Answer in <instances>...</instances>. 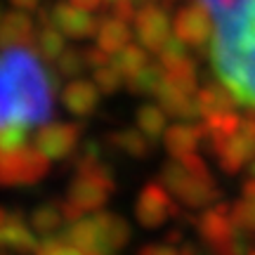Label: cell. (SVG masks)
Returning <instances> with one entry per match:
<instances>
[{
	"label": "cell",
	"instance_id": "f546056e",
	"mask_svg": "<svg viewBox=\"0 0 255 255\" xmlns=\"http://www.w3.org/2000/svg\"><path fill=\"white\" fill-rule=\"evenodd\" d=\"M246 180H255V161L246 165Z\"/></svg>",
	"mask_w": 255,
	"mask_h": 255
},
{
	"label": "cell",
	"instance_id": "2e32d148",
	"mask_svg": "<svg viewBox=\"0 0 255 255\" xmlns=\"http://www.w3.org/2000/svg\"><path fill=\"white\" fill-rule=\"evenodd\" d=\"M196 104L201 111V121L220 114H232L237 107V100L229 95V90L222 83H206L196 92Z\"/></svg>",
	"mask_w": 255,
	"mask_h": 255
},
{
	"label": "cell",
	"instance_id": "d6986e66",
	"mask_svg": "<svg viewBox=\"0 0 255 255\" xmlns=\"http://www.w3.org/2000/svg\"><path fill=\"white\" fill-rule=\"evenodd\" d=\"M111 146H116L119 151H123L126 156H132V158H144V156L151 154V142L146 139L139 130H119L109 137Z\"/></svg>",
	"mask_w": 255,
	"mask_h": 255
},
{
	"label": "cell",
	"instance_id": "8fae6325",
	"mask_svg": "<svg viewBox=\"0 0 255 255\" xmlns=\"http://www.w3.org/2000/svg\"><path fill=\"white\" fill-rule=\"evenodd\" d=\"M36 24L28 17V12L12 9L0 17V47L2 50L36 45Z\"/></svg>",
	"mask_w": 255,
	"mask_h": 255
},
{
	"label": "cell",
	"instance_id": "5b68a950",
	"mask_svg": "<svg viewBox=\"0 0 255 255\" xmlns=\"http://www.w3.org/2000/svg\"><path fill=\"white\" fill-rule=\"evenodd\" d=\"M215 161L225 175H239L255 161V111L241 119L239 132L215 151Z\"/></svg>",
	"mask_w": 255,
	"mask_h": 255
},
{
	"label": "cell",
	"instance_id": "3957f363",
	"mask_svg": "<svg viewBox=\"0 0 255 255\" xmlns=\"http://www.w3.org/2000/svg\"><path fill=\"white\" fill-rule=\"evenodd\" d=\"M161 180L165 189L175 194L187 208H210L222 196V189L199 154L168 161L161 170Z\"/></svg>",
	"mask_w": 255,
	"mask_h": 255
},
{
	"label": "cell",
	"instance_id": "f1b7e54d",
	"mask_svg": "<svg viewBox=\"0 0 255 255\" xmlns=\"http://www.w3.org/2000/svg\"><path fill=\"white\" fill-rule=\"evenodd\" d=\"M12 5L17 9H21V12H28V9H36L38 5H40V0H9Z\"/></svg>",
	"mask_w": 255,
	"mask_h": 255
},
{
	"label": "cell",
	"instance_id": "484cf974",
	"mask_svg": "<svg viewBox=\"0 0 255 255\" xmlns=\"http://www.w3.org/2000/svg\"><path fill=\"white\" fill-rule=\"evenodd\" d=\"M213 255H248L251 253V246H248V237H244V234H239V237H234L229 244H225V246L215 248V251H210Z\"/></svg>",
	"mask_w": 255,
	"mask_h": 255
},
{
	"label": "cell",
	"instance_id": "52a82bcc",
	"mask_svg": "<svg viewBox=\"0 0 255 255\" xmlns=\"http://www.w3.org/2000/svg\"><path fill=\"white\" fill-rule=\"evenodd\" d=\"M78 139H81V126L55 121V123H47V126L40 128L33 142H36L38 154L43 156L47 163H52V161H62L71 154L78 144Z\"/></svg>",
	"mask_w": 255,
	"mask_h": 255
},
{
	"label": "cell",
	"instance_id": "d4e9b609",
	"mask_svg": "<svg viewBox=\"0 0 255 255\" xmlns=\"http://www.w3.org/2000/svg\"><path fill=\"white\" fill-rule=\"evenodd\" d=\"M95 85L100 88V92H107V95H111V92H116L121 88V85H126V78L119 73V69L111 64V59L104 66H100L97 71H95Z\"/></svg>",
	"mask_w": 255,
	"mask_h": 255
},
{
	"label": "cell",
	"instance_id": "1f68e13d",
	"mask_svg": "<svg viewBox=\"0 0 255 255\" xmlns=\"http://www.w3.org/2000/svg\"><path fill=\"white\" fill-rule=\"evenodd\" d=\"M253 19H255V9H253Z\"/></svg>",
	"mask_w": 255,
	"mask_h": 255
},
{
	"label": "cell",
	"instance_id": "44dd1931",
	"mask_svg": "<svg viewBox=\"0 0 255 255\" xmlns=\"http://www.w3.org/2000/svg\"><path fill=\"white\" fill-rule=\"evenodd\" d=\"M111 64L119 69V73L126 78V83L135 76V73H139L142 69H144L146 64H149V55H146V50L142 45H130L123 47L119 55L111 57Z\"/></svg>",
	"mask_w": 255,
	"mask_h": 255
},
{
	"label": "cell",
	"instance_id": "277c9868",
	"mask_svg": "<svg viewBox=\"0 0 255 255\" xmlns=\"http://www.w3.org/2000/svg\"><path fill=\"white\" fill-rule=\"evenodd\" d=\"M173 31L177 40H182L184 45L196 52H203L206 47H210L215 36L210 12L201 2H187L182 7H177L173 17Z\"/></svg>",
	"mask_w": 255,
	"mask_h": 255
},
{
	"label": "cell",
	"instance_id": "ffe728a7",
	"mask_svg": "<svg viewBox=\"0 0 255 255\" xmlns=\"http://www.w3.org/2000/svg\"><path fill=\"white\" fill-rule=\"evenodd\" d=\"M165 78V69L158 62H149L139 73H135L130 81L126 83L128 90L132 95H156L161 83Z\"/></svg>",
	"mask_w": 255,
	"mask_h": 255
},
{
	"label": "cell",
	"instance_id": "7a4b0ae2",
	"mask_svg": "<svg viewBox=\"0 0 255 255\" xmlns=\"http://www.w3.org/2000/svg\"><path fill=\"white\" fill-rule=\"evenodd\" d=\"M255 9V7H253ZM210 62L229 95L248 109H255V19L229 28H215Z\"/></svg>",
	"mask_w": 255,
	"mask_h": 255
},
{
	"label": "cell",
	"instance_id": "30bf717a",
	"mask_svg": "<svg viewBox=\"0 0 255 255\" xmlns=\"http://www.w3.org/2000/svg\"><path fill=\"white\" fill-rule=\"evenodd\" d=\"M40 17H45L55 28H59L64 36L69 38H95L97 28H100V19L92 12H83V9L73 7L69 2H57L52 9L40 12Z\"/></svg>",
	"mask_w": 255,
	"mask_h": 255
},
{
	"label": "cell",
	"instance_id": "4fadbf2b",
	"mask_svg": "<svg viewBox=\"0 0 255 255\" xmlns=\"http://www.w3.org/2000/svg\"><path fill=\"white\" fill-rule=\"evenodd\" d=\"M199 144H203V128L201 123H175L165 130L163 146L173 158H184L194 154Z\"/></svg>",
	"mask_w": 255,
	"mask_h": 255
},
{
	"label": "cell",
	"instance_id": "9c48e42d",
	"mask_svg": "<svg viewBox=\"0 0 255 255\" xmlns=\"http://www.w3.org/2000/svg\"><path fill=\"white\" fill-rule=\"evenodd\" d=\"M135 213H137V220L144 227H161L170 218L180 215V206L170 199V194L165 191V187L151 182L139 191Z\"/></svg>",
	"mask_w": 255,
	"mask_h": 255
},
{
	"label": "cell",
	"instance_id": "4dcf8cb0",
	"mask_svg": "<svg viewBox=\"0 0 255 255\" xmlns=\"http://www.w3.org/2000/svg\"><path fill=\"white\" fill-rule=\"evenodd\" d=\"M248 255H255V248H251V253H248Z\"/></svg>",
	"mask_w": 255,
	"mask_h": 255
},
{
	"label": "cell",
	"instance_id": "9a60e30c",
	"mask_svg": "<svg viewBox=\"0 0 255 255\" xmlns=\"http://www.w3.org/2000/svg\"><path fill=\"white\" fill-rule=\"evenodd\" d=\"M97 47H100L104 55H119L123 47L130 45L132 40V31H130V24L123 21L119 17H104L100 19V28H97Z\"/></svg>",
	"mask_w": 255,
	"mask_h": 255
},
{
	"label": "cell",
	"instance_id": "e0dca14e",
	"mask_svg": "<svg viewBox=\"0 0 255 255\" xmlns=\"http://www.w3.org/2000/svg\"><path fill=\"white\" fill-rule=\"evenodd\" d=\"M36 47L38 55L45 57L47 62H55L66 52V36H64L59 28H55L45 17H40V28L36 33Z\"/></svg>",
	"mask_w": 255,
	"mask_h": 255
},
{
	"label": "cell",
	"instance_id": "5bb4252c",
	"mask_svg": "<svg viewBox=\"0 0 255 255\" xmlns=\"http://www.w3.org/2000/svg\"><path fill=\"white\" fill-rule=\"evenodd\" d=\"M218 21V28H229L244 24L255 7V0H199Z\"/></svg>",
	"mask_w": 255,
	"mask_h": 255
},
{
	"label": "cell",
	"instance_id": "7c38bea8",
	"mask_svg": "<svg viewBox=\"0 0 255 255\" xmlns=\"http://www.w3.org/2000/svg\"><path fill=\"white\" fill-rule=\"evenodd\" d=\"M62 102L73 116H90L100 104V88L95 85V81L73 78L62 90Z\"/></svg>",
	"mask_w": 255,
	"mask_h": 255
},
{
	"label": "cell",
	"instance_id": "8992f818",
	"mask_svg": "<svg viewBox=\"0 0 255 255\" xmlns=\"http://www.w3.org/2000/svg\"><path fill=\"white\" fill-rule=\"evenodd\" d=\"M194 227L199 232L201 241L210 251L225 246L234 237H239V229L234 225V220H232V206L225 203V201H220V203L203 210L199 220H194Z\"/></svg>",
	"mask_w": 255,
	"mask_h": 255
},
{
	"label": "cell",
	"instance_id": "6da1fadb",
	"mask_svg": "<svg viewBox=\"0 0 255 255\" xmlns=\"http://www.w3.org/2000/svg\"><path fill=\"white\" fill-rule=\"evenodd\" d=\"M52 81L31 47L0 55V132L33 135L55 111Z\"/></svg>",
	"mask_w": 255,
	"mask_h": 255
},
{
	"label": "cell",
	"instance_id": "cb8c5ba5",
	"mask_svg": "<svg viewBox=\"0 0 255 255\" xmlns=\"http://www.w3.org/2000/svg\"><path fill=\"white\" fill-rule=\"evenodd\" d=\"M189 59H191V55H189V50H187V45H184L182 40H177L175 36L168 38L165 45L158 50V64L163 66L165 71H170V69L189 62Z\"/></svg>",
	"mask_w": 255,
	"mask_h": 255
},
{
	"label": "cell",
	"instance_id": "ac0fdd59",
	"mask_svg": "<svg viewBox=\"0 0 255 255\" xmlns=\"http://www.w3.org/2000/svg\"><path fill=\"white\" fill-rule=\"evenodd\" d=\"M165 114L158 104L154 102H146L142 104L139 109L135 111V123H137V130L142 132V135L149 139V142H156V139H161L165 135Z\"/></svg>",
	"mask_w": 255,
	"mask_h": 255
},
{
	"label": "cell",
	"instance_id": "603a6c76",
	"mask_svg": "<svg viewBox=\"0 0 255 255\" xmlns=\"http://www.w3.org/2000/svg\"><path fill=\"white\" fill-rule=\"evenodd\" d=\"M59 73L66 76V78H76V76H81L85 69H90V64H88V50H81V47H66V52H64L55 64Z\"/></svg>",
	"mask_w": 255,
	"mask_h": 255
},
{
	"label": "cell",
	"instance_id": "83f0119b",
	"mask_svg": "<svg viewBox=\"0 0 255 255\" xmlns=\"http://www.w3.org/2000/svg\"><path fill=\"white\" fill-rule=\"evenodd\" d=\"M139 255H180V251L170 246H146L139 251Z\"/></svg>",
	"mask_w": 255,
	"mask_h": 255
},
{
	"label": "cell",
	"instance_id": "d6a6232c",
	"mask_svg": "<svg viewBox=\"0 0 255 255\" xmlns=\"http://www.w3.org/2000/svg\"><path fill=\"white\" fill-rule=\"evenodd\" d=\"M0 9H2V7H0ZM0 17H2V12H0Z\"/></svg>",
	"mask_w": 255,
	"mask_h": 255
},
{
	"label": "cell",
	"instance_id": "4316f807",
	"mask_svg": "<svg viewBox=\"0 0 255 255\" xmlns=\"http://www.w3.org/2000/svg\"><path fill=\"white\" fill-rule=\"evenodd\" d=\"M69 5L83 9V12H95V9L104 7V0H66Z\"/></svg>",
	"mask_w": 255,
	"mask_h": 255
},
{
	"label": "cell",
	"instance_id": "7402d4cb",
	"mask_svg": "<svg viewBox=\"0 0 255 255\" xmlns=\"http://www.w3.org/2000/svg\"><path fill=\"white\" fill-rule=\"evenodd\" d=\"M232 220L237 225L239 234L244 237H255V201L253 199H244L239 196L234 203H232Z\"/></svg>",
	"mask_w": 255,
	"mask_h": 255
},
{
	"label": "cell",
	"instance_id": "ba28073f",
	"mask_svg": "<svg viewBox=\"0 0 255 255\" xmlns=\"http://www.w3.org/2000/svg\"><path fill=\"white\" fill-rule=\"evenodd\" d=\"M135 36L139 38V45L146 52H158L170 38V17L168 9L158 2L144 5L135 14Z\"/></svg>",
	"mask_w": 255,
	"mask_h": 255
}]
</instances>
